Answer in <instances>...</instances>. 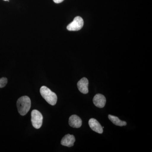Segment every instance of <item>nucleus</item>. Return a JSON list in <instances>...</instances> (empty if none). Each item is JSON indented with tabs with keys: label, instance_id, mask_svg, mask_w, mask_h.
Returning a JSON list of instances; mask_svg holds the SVG:
<instances>
[{
	"label": "nucleus",
	"instance_id": "obj_1",
	"mask_svg": "<svg viewBox=\"0 0 152 152\" xmlns=\"http://www.w3.org/2000/svg\"><path fill=\"white\" fill-rule=\"evenodd\" d=\"M17 108L20 115L24 116L29 111L31 107V101L27 96H23L17 101Z\"/></svg>",
	"mask_w": 152,
	"mask_h": 152
},
{
	"label": "nucleus",
	"instance_id": "obj_2",
	"mask_svg": "<svg viewBox=\"0 0 152 152\" xmlns=\"http://www.w3.org/2000/svg\"><path fill=\"white\" fill-rule=\"evenodd\" d=\"M40 92L42 97L48 103L52 106L55 105L57 102V96L48 87L43 86L40 88Z\"/></svg>",
	"mask_w": 152,
	"mask_h": 152
},
{
	"label": "nucleus",
	"instance_id": "obj_3",
	"mask_svg": "<svg viewBox=\"0 0 152 152\" xmlns=\"http://www.w3.org/2000/svg\"><path fill=\"white\" fill-rule=\"evenodd\" d=\"M32 124L33 127L36 129L41 128L42 125L43 116L42 113L37 110H33L31 113Z\"/></svg>",
	"mask_w": 152,
	"mask_h": 152
},
{
	"label": "nucleus",
	"instance_id": "obj_4",
	"mask_svg": "<svg viewBox=\"0 0 152 152\" xmlns=\"http://www.w3.org/2000/svg\"><path fill=\"white\" fill-rule=\"evenodd\" d=\"M84 21L80 17H76L73 21L68 25L67 29L69 31H78L83 26Z\"/></svg>",
	"mask_w": 152,
	"mask_h": 152
},
{
	"label": "nucleus",
	"instance_id": "obj_5",
	"mask_svg": "<svg viewBox=\"0 0 152 152\" xmlns=\"http://www.w3.org/2000/svg\"><path fill=\"white\" fill-rule=\"evenodd\" d=\"M93 102L96 107L100 108H103L106 103L105 97L102 94H97L93 99Z\"/></svg>",
	"mask_w": 152,
	"mask_h": 152
},
{
	"label": "nucleus",
	"instance_id": "obj_6",
	"mask_svg": "<svg viewBox=\"0 0 152 152\" xmlns=\"http://www.w3.org/2000/svg\"><path fill=\"white\" fill-rule=\"evenodd\" d=\"M89 82L88 79L83 77L77 83V86L80 91L83 94H87L88 93Z\"/></svg>",
	"mask_w": 152,
	"mask_h": 152
},
{
	"label": "nucleus",
	"instance_id": "obj_7",
	"mask_svg": "<svg viewBox=\"0 0 152 152\" xmlns=\"http://www.w3.org/2000/svg\"><path fill=\"white\" fill-rule=\"evenodd\" d=\"M90 128L92 130L99 134H102L103 129L100 123L94 118L90 119L88 122Z\"/></svg>",
	"mask_w": 152,
	"mask_h": 152
},
{
	"label": "nucleus",
	"instance_id": "obj_8",
	"mask_svg": "<svg viewBox=\"0 0 152 152\" xmlns=\"http://www.w3.org/2000/svg\"><path fill=\"white\" fill-rule=\"evenodd\" d=\"M75 142V136L73 135L68 134L65 136L61 141V144L63 146L68 147H71L74 145Z\"/></svg>",
	"mask_w": 152,
	"mask_h": 152
},
{
	"label": "nucleus",
	"instance_id": "obj_9",
	"mask_svg": "<svg viewBox=\"0 0 152 152\" xmlns=\"http://www.w3.org/2000/svg\"><path fill=\"white\" fill-rule=\"evenodd\" d=\"M69 125L73 128H80L82 125L81 119L77 115H72L69 118Z\"/></svg>",
	"mask_w": 152,
	"mask_h": 152
},
{
	"label": "nucleus",
	"instance_id": "obj_10",
	"mask_svg": "<svg viewBox=\"0 0 152 152\" xmlns=\"http://www.w3.org/2000/svg\"><path fill=\"white\" fill-rule=\"evenodd\" d=\"M109 120L112 122L116 126H126L127 123L125 121H122L120 120L118 117L109 115H108Z\"/></svg>",
	"mask_w": 152,
	"mask_h": 152
},
{
	"label": "nucleus",
	"instance_id": "obj_11",
	"mask_svg": "<svg viewBox=\"0 0 152 152\" xmlns=\"http://www.w3.org/2000/svg\"><path fill=\"white\" fill-rule=\"evenodd\" d=\"M7 79L6 77H2L0 79V88H4L7 83Z\"/></svg>",
	"mask_w": 152,
	"mask_h": 152
},
{
	"label": "nucleus",
	"instance_id": "obj_12",
	"mask_svg": "<svg viewBox=\"0 0 152 152\" xmlns=\"http://www.w3.org/2000/svg\"><path fill=\"white\" fill-rule=\"evenodd\" d=\"M53 1L55 3H56V4H59V3L62 2L64 0H53Z\"/></svg>",
	"mask_w": 152,
	"mask_h": 152
},
{
	"label": "nucleus",
	"instance_id": "obj_13",
	"mask_svg": "<svg viewBox=\"0 0 152 152\" xmlns=\"http://www.w3.org/2000/svg\"><path fill=\"white\" fill-rule=\"evenodd\" d=\"M4 1H9V0H4Z\"/></svg>",
	"mask_w": 152,
	"mask_h": 152
}]
</instances>
